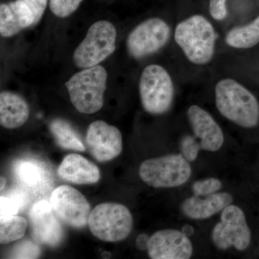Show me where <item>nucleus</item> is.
Wrapping results in <instances>:
<instances>
[{
    "mask_svg": "<svg viewBox=\"0 0 259 259\" xmlns=\"http://www.w3.org/2000/svg\"><path fill=\"white\" fill-rule=\"evenodd\" d=\"M187 116L194 136L200 141L201 148L214 152L222 147L224 143L222 130L208 112L192 105L187 111Z\"/></svg>",
    "mask_w": 259,
    "mask_h": 259,
    "instance_id": "obj_14",
    "label": "nucleus"
},
{
    "mask_svg": "<svg viewBox=\"0 0 259 259\" xmlns=\"http://www.w3.org/2000/svg\"><path fill=\"white\" fill-rule=\"evenodd\" d=\"M139 92L144 110L152 115H161L171 106L175 88L168 71L159 65L151 64L143 71Z\"/></svg>",
    "mask_w": 259,
    "mask_h": 259,
    "instance_id": "obj_5",
    "label": "nucleus"
},
{
    "mask_svg": "<svg viewBox=\"0 0 259 259\" xmlns=\"http://www.w3.org/2000/svg\"><path fill=\"white\" fill-rule=\"evenodd\" d=\"M148 253L153 259H188L193 253L189 237L182 231L166 229L150 237Z\"/></svg>",
    "mask_w": 259,
    "mask_h": 259,
    "instance_id": "obj_12",
    "label": "nucleus"
},
{
    "mask_svg": "<svg viewBox=\"0 0 259 259\" xmlns=\"http://www.w3.org/2000/svg\"><path fill=\"white\" fill-rule=\"evenodd\" d=\"M86 142L97 161L106 162L117 157L122 151V137L115 126L97 120L89 126Z\"/></svg>",
    "mask_w": 259,
    "mask_h": 259,
    "instance_id": "obj_11",
    "label": "nucleus"
},
{
    "mask_svg": "<svg viewBox=\"0 0 259 259\" xmlns=\"http://www.w3.org/2000/svg\"><path fill=\"white\" fill-rule=\"evenodd\" d=\"M232 202L233 197L228 192L209 194L204 198L194 195L182 203V211L191 219H206L223 211Z\"/></svg>",
    "mask_w": 259,
    "mask_h": 259,
    "instance_id": "obj_17",
    "label": "nucleus"
},
{
    "mask_svg": "<svg viewBox=\"0 0 259 259\" xmlns=\"http://www.w3.org/2000/svg\"><path fill=\"white\" fill-rule=\"evenodd\" d=\"M58 175L62 180L77 185L97 183L100 179L98 167L76 153H71L64 158L58 168Z\"/></svg>",
    "mask_w": 259,
    "mask_h": 259,
    "instance_id": "obj_16",
    "label": "nucleus"
},
{
    "mask_svg": "<svg viewBox=\"0 0 259 259\" xmlns=\"http://www.w3.org/2000/svg\"><path fill=\"white\" fill-rule=\"evenodd\" d=\"M28 222L20 216H13L1 221L0 225V243L8 244L20 239L25 235Z\"/></svg>",
    "mask_w": 259,
    "mask_h": 259,
    "instance_id": "obj_22",
    "label": "nucleus"
},
{
    "mask_svg": "<svg viewBox=\"0 0 259 259\" xmlns=\"http://www.w3.org/2000/svg\"><path fill=\"white\" fill-rule=\"evenodd\" d=\"M40 254L38 245L30 241H23L13 248L10 254L11 258H37Z\"/></svg>",
    "mask_w": 259,
    "mask_h": 259,
    "instance_id": "obj_25",
    "label": "nucleus"
},
{
    "mask_svg": "<svg viewBox=\"0 0 259 259\" xmlns=\"http://www.w3.org/2000/svg\"><path fill=\"white\" fill-rule=\"evenodd\" d=\"M29 107L18 94L3 92L0 94V124L8 129L18 128L28 120Z\"/></svg>",
    "mask_w": 259,
    "mask_h": 259,
    "instance_id": "obj_18",
    "label": "nucleus"
},
{
    "mask_svg": "<svg viewBox=\"0 0 259 259\" xmlns=\"http://www.w3.org/2000/svg\"><path fill=\"white\" fill-rule=\"evenodd\" d=\"M212 240L221 250L234 247L242 251L248 248L251 233L244 212L240 207L231 204L223 209L221 221L213 228Z\"/></svg>",
    "mask_w": 259,
    "mask_h": 259,
    "instance_id": "obj_8",
    "label": "nucleus"
},
{
    "mask_svg": "<svg viewBox=\"0 0 259 259\" xmlns=\"http://www.w3.org/2000/svg\"><path fill=\"white\" fill-rule=\"evenodd\" d=\"M226 42L235 49H246L259 42V16L245 26L236 27L227 34Z\"/></svg>",
    "mask_w": 259,
    "mask_h": 259,
    "instance_id": "obj_20",
    "label": "nucleus"
},
{
    "mask_svg": "<svg viewBox=\"0 0 259 259\" xmlns=\"http://www.w3.org/2000/svg\"><path fill=\"white\" fill-rule=\"evenodd\" d=\"M89 227L92 233L107 242L121 241L132 231V214L123 204L106 202L98 204L91 211Z\"/></svg>",
    "mask_w": 259,
    "mask_h": 259,
    "instance_id": "obj_4",
    "label": "nucleus"
},
{
    "mask_svg": "<svg viewBox=\"0 0 259 259\" xmlns=\"http://www.w3.org/2000/svg\"><path fill=\"white\" fill-rule=\"evenodd\" d=\"M50 204L60 221L79 229L88 225L91 206L79 191L69 185L59 186L53 191Z\"/></svg>",
    "mask_w": 259,
    "mask_h": 259,
    "instance_id": "obj_9",
    "label": "nucleus"
},
{
    "mask_svg": "<svg viewBox=\"0 0 259 259\" xmlns=\"http://www.w3.org/2000/svg\"><path fill=\"white\" fill-rule=\"evenodd\" d=\"M116 38L117 31L111 23L101 20L94 23L74 51L75 65L80 69L97 66L115 51Z\"/></svg>",
    "mask_w": 259,
    "mask_h": 259,
    "instance_id": "obj_7",
    "label": "nucleus"
},
{
    "mask_svg": "<svg viewBox=\"0 0 259 259\" xmlns=\"http://www.w3.org/2000/svg\"><path fill=\"white\" fill-rule=\"evenodd\" d=\"M27 203L26 196L24 193L14 191L8 197L1 196L0 198V216L1 221L13 217L18 214Z\"/></svg>",
    "mask_w": 259,
    "mask_h": 259,
    "instance_id": "obj_23",
    "label": "nucleus"
},
{
    "mask_svg": "<svg viewBox=\"0 0 259 259\" xmlns=\"http://www.w3.org/2000/svg\"><path fill=\"white\" fill-rule=\"evenodd\" d=\"M175 39L190 62L204 65L212 59L215 32L212 24L202 15H193L179 23Z\"/></svg>",
    "mask_w": 259,
    "mask_h": 259,
    "instance_id": "obj_2",
    "label": "nucleus"
},
{
    "mask_svg": "<svg viewBox=\"0 0 259 259\" xmlns=\"http://www.w3.org/2000/svg\"><path fill=\"white\" fill-rule=\"evenodd\" d=\"M15 173L18 180L30 187H36L45 180V172L40 165L35 162L22 161L15 167Z\"/></svg>",
    "mask_w": 259,
    "mask_h": 259,
    "instance_id": "obj_21",
    "label": "nucleus"
},
{
    "mask_svg": "<svg viewBox=\"0 0 259 259\" xmlns=\"http://www.w3.org/2000/svg\"><path fill=\"white\" fill-rule=\"evenodd\" d=\"M182 232H183L184 233H185L187 236H192V233H194L193 227L191 226H184L183 229H182Z\"/></svg>",
    "mask_w": 259,
    "mask_h": 259,
    "instance_id": "obj_31",
    "label": "nucleus"
},
{
    "mask_svg": "<svg viewBox=\"0 0 259 259\" xmlns=\"http://www.w3.org/2000/svg\"><path fill=\"white\" fill-rule=\"evenodd\" d=\"M29 218L32 235L36 241L51 247L60 244L64 238V230L50 202L46 200L36 202L30 209Z\"/></svg>",
    "mask_w": 259,
    "mask_h": 259,
    "instance_id": "obj_13",
    "label": "nucleus"
},
{
    "mask_svg": "<svg viewBox=\"0 0 259 259\" xmlns=\"http://www.w3.org/2000/svg\"><path fill=\"white\" fill-rule=\"evenodd\" d=\"M169 37L170 28L166 22L160 18H150L130 33L127 39V51L135 59H141L161 49Z\"/></svg>",
    "mask_w": 259,
    "mask_h": 259,
    "instance_id": "obj_10",
    "label": "nucleus"
},
{
    "mask_svg": "<svg viewBox=\"0 0 259 259\" xmlns=\"http://www.w3.org/2000/svg\"><path fill=\"white\" fill-rule=\"evenodd\" d=\"M140 177L155 188H170L184 185L190 178L192 168L183 156L171 154L146 160L141 163Z\"/></svg>",
    "mask_w": 259,
    "mask_h": 259,
    "instance_id": "obj_6",
    "label": "nucleus"
},
{
    "mask_svg": "<svg viewBox=\"0 0 259 259\" xmlns=\"http://www.w3.org/2000/svg\"><path fill=\"white\" fill-rule=\"evenodd\" d=\"M35 23V15L23 0L0 5V33L3 37L16 35Z\"/></svg>",
    "mask_w": 259,
    "mask_h": 259,
    "instance_id": "obj_15",
    "label": "nucleus"
},
{
    "mask_svg": "<svg viewBox=\"0 0 259 259\" xmlns=\"http://www.w3.org/2000/svg\"><path fill=\"white\" fill-rule=\"evenodd\" d=\"M107 73L102 66L84 69L66 81L70 100L81 113L94 114L101 110L107 88Z\"/></svg>",
    "mask_w": 259,
    "mask_h": 259,
    "instance_id": "obj_3",
    "label": "nucleus"
},
{
    "mask_svg": "<svg viewBox=\"0 0 259 259\" xmlns=\"http://www.w3.org/2000/svg\"><path fill=\"white\" fill-rule=\"evenodd\" d=\"M49 127L56 143L61 148L81 152L86 150L79 135L67 121L55 119L51 121Z\"/></svg>",
    "mask_w": 259,
    "mask_h": 259,
    "instance_id": "obj_19",
    "label": "nucleus"
},
{
    "mask_svg": "<svg viewBox=\"0 0 259 259\" xmlns=\"http://www.w3.org/2000/svg\"><path fill=\"white\" fill-rule=\"evenodd\" d=\"M209 13L214 20H222L226 18L228 11L226 8V0H210Z\"/></svg>",
    "mask_w": 259,
    "mask_h": 259,
    "instance_id": "obj_28",
    "label": "nucleus"
},
{
    "mask_svg": "<svg viewBox=\"0 0 259 259\" xmlns=\"http://www.w3.org/2000/svg\"><path fill=\"white\" fill-rule=\"evenodd\" d=\"M222 187V182L216 178L197 181L192 186L194 195L202 197L216 193Z\"/></svg>",
    "mask_w": 259,
    "mask_h": 259,
    "instance_id": "obj_26",
    "label": "nucleus"
},
{
    "mask_svg": "<svg viewBox=\"0 0 259 259\" xmlns=\"http://www.w3.org/2000/svg\"><path fill=\"white\" fill-rule=\"evenodd\" d=\"M5 184H6V179L5 177H1V191L4 189Z\"/></svg>",
    "mask_w": 259,
    "mask_h": 259,
    "instance_id": "obj_32",
    "label": "nucleus"
},
{
    "mask_svg": "<svg viewBox=\"0 0 259 259\" xmlns=\"http://www.w3.org/2000/svg\"><path fill=\"white\" fill-rule=\"evenodd\" d=\"M83 0H50V9L56 16L64 18L74 13Z\"/></svg>",
    "mask_w": 259,
    "mask_h": 259,
    "instance_id": "obj_24",
    "label": "nucleus"
},
{
    "mask_svg": "<svg viewBox=\"0 0 259 259\" xmlns=\"http://www.w3.org/2000/svg\"><path fill=\"white\" fill-rule=\"evenodd\" d=\"M215 103L221 115L236 125L250 128L258 123V100L235 80L225 79L217 83Z\"/></svg>",
    "mask_w": 259,
    "mask_h": 259,
    "instance_id": "obj_1",
    "label": "nucleus"
},
{
    "mask_svg": "<svg viewBox=\"0 0 259 259\" xmlns=\"http://www.w3.org/2000/svg\"><path fill=\"white\" fill-rule=\"evenodd\" d=\"M148 241H149V238H148L147 235H139L137 239H136V245L140 250L147 249Z\"/></svg>",
    "mask_w": 259,
    "mask_h": 259,
    "instance_id": "obj_30",
    "label": "nucleus"
},
{
    "mask_svg": "<svg viewBox=\"0 0 259 259\" xmlns=\"http://www.w3.org/2000/svg\"><path fill=\"white\" fill-rule=\"evenodd\" d=\"M31 9L35 15V23L41 19L48 5V0H23Z\"/></svg>",
    "mask_w": 259,
    "mask_h": 259,
    "instance_id": "obj_29",
    "label": "nucleus"
},
{
    "mask_svg": "<svg viewBox=\"0 0 259 259\" xmlns=\"http://www.w3.org/2000/svg\"><path fill=\"white\" fill-rule=\"evenodd\" d=\"M200 144H197L195 140L190 136H187L182 142V151L183 156L187 161H192L197 158Z\"/></svg>",
    "mask_w": 259,
    "mask_h": 259,
    "instance_id": "obj_27",
    "label": "nucleus"
}]
</instances>
